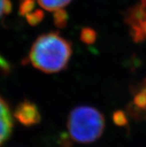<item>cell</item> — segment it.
Here are the masks:
<instances>
[{"mask_svg":"<svg viewBox=\"0 0 146 147\" xmlns=\"http://www.w3.org/2000/svg\"><path fill=\"white\" fill-rule=\"evenodd\" d=\"M37 1L43 9L55 12L59 10H62L63 7L68 5L72 0H37Z\"/></svg>","mask_w":146,"mask_h":147,"instance_id":"obj_7","label":"cell"},{"mask_svg":"<svg viewBox=\"0 0 146 147\" xmlns=\"http://www.w3.org/2000/svg\"><path fill=\"white\" fill-rule=\"evenodd\" d=\"M13 125V117L9 106L0 96V146L10 138Z\"/></svg>","mask_w":146,"mask_h":147,"instance_id":"obj_5","label":"cell"},{"mask_svg":"<svg viewBox=\"0 0 146 147\" xmlns=\"http://www.w3.org/2000/svg\"><path fill=\"white\" fill-rule=\"evenodd\" d=\"M44 17V13L41 10H34L31 13L26 16V18L28 22L32 26H37L43 20Z\"/></svg>","mask_w":146,"mask_h":147,"instance_id":"obj_10","label":"cell"},{"mask_svg":"<svg viewBox=\"0 0 146 147\" xmlns=\"http://www.w3.org/2000/svg\"><path fill=\"white\" fill-rule=\"evenodd\" d=\"M53 18L54 24L58 28H64L68 22V15L63 9L55 11Z\"/></svg>","mask_w":146,"mask_h":147,"instance_id":"obj_9","label":"cell"},{"mask_svg":"<svg viewBox=\"0 0 146 147\" xmlns=\"http://www.w3.org/2000/svg\"><path fill=\"white\" fill-rule=\"evenodd\" d=\"M0 69L4 71L5 73L9 72L10 71V65L9 63L6 61V60L4 59L2 56L0 55Z\"/></svg>","mask_w":146,"mask_h":147,"instance_id":"obj_14","label":"cell"},{"mask_svg":"<svg viewBox=\"0 0 146 147\" xmlns=\"http://www.w3.org/2000/svg\"><path fill=\"white\" fill-rule=\"evenodd\" d=\"M129 112L133 117L146 118V83L134 94Z\"/></svg>","mask_w":146,"mask_h":147,"instance_id":"obj_6","label":"cell"},{"mask_svg":"<svg viewBox=\"0 0 146 147\" xmlns=\"http://www.w3.org/2000/svg\"><path fill=\"white\" fill-rule=\"evenodd\" d=\"M12 5L10 0H0V18L11 11Z\"/></svg>","mask_w":146,"mask_h":147,"instance_id":"obj_13","label":"cell"},{"mask_svg":"<svg viewBox=\"0 0 146 147\" xmlns=\"http://www.w3.org/2000/svg\"><path fill=\"white\" fill-rule=\"evenodd\" d=\"M34 8H35L34 0H23L21 3L20 13L21 15L26 17V15L33 11Z\"/></svg>","mask_w":146,"mask_h":147,"instance_id":"obj_11","label":"cell"},{"mask_svg":"<svg viewBox=\"0 0 146 147\" xmlns=\"http://www.w3.org/2000/svg\"><path fill=\"white\" fill-rule=\"evenodd\" d=\"M96 32L91 28H83L81 32V40L87 44H92L96 40Z\"/></svg>","mask_w":146,"mask_h":147,"instance_id":"obj_8","label":"cell"},{"mask_svg":"<svg viewBox=\"0 0 146 147\" xmlns=\"http://www.w3.org/2000/svg\"><path fill=\"white\" fill-rule=\"evenodd\" d=\"M67 129L71 139L75 142L92 144L103 134L105 119L103 114L93 107H76L69 115Z\"/></svg>","mask_w":146,"mask_h":147,"instance_id":"obj_2","label":"cell"},{"mask_svg":"<svg viewBox=\"0 0 146 147\" xmlns=\"http://www.w3.org/2000/svg\"><path fill=\"white\" fill-rule=\"evenodd\" d=\"M125 21L133 40H146V0H141L139 4L128 11Z\"/></svg>","mask_w":146,"mask_h":147,"instance_id":"obj_3","label":"cell"},{"mask_svg":"<svg viewBox=\"0 0 146 147\" xmlns=\"http://www.w3.org/2000/svg\"><path fill=\"white\" fill-rule=\"evenodd\" d=\"M15 118L26 126H32L40 122L41 115L35 104L29 100H25L17 105L14 111Z\"/></svg>","mask_w":146,"mask_h":147,"instance_id":"obj_4","label":"cell"},{"mask_svg":"<svg viewBox=\"0 0 146 147\" xmlns=\"http://www.w3.org/2000/svg\"><path fill=\"white\" fill-rule=\"evenodd\" d=\"M113 119L114 123L119 126H124L128 124V119L126 117L125 114L124 112L121 111L115 112L113 114Z\"/></svg>","mask_w":146,"mask_h":147,"instance_id":"obj_12","label":"cell"},{"mask_svg":"<svg viewBox=\"0 0 146 147\" xmlns=\"http://www.w3.org/2000/svg\"><path fill=\"white\" fill-rule=\"evenodd\" d=\"M72 52V45L68 40L58 32H51L36 39L28 59L36 69L46 73H55L67 67Z\"/></svg>","mask_w":146,"mask_h":147,"instance_id":"obj_1","label":"cell"}]
</instances>
